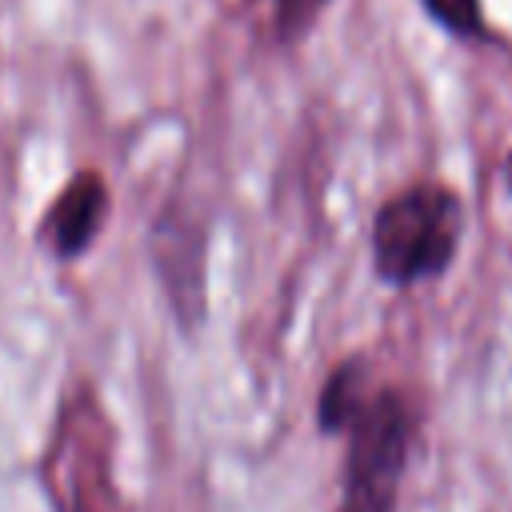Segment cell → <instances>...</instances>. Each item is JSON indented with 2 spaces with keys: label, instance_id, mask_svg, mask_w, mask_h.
I'll return each instance as SVG.
<instances>
[{
  "label": "cell",
  "instance_id": "obj_1",
  "mask_svg": "<svg viewBox=\"0 0 512 512\" xmlns=\"http://www.w3.org/2000/svg\"><path fill=\"white\" fill-rule=\"evenodd\" d=\"M464 240V204L448 184H412L384 200L368 228L376 280L416 288L440 280Z\"/></svg>",
  "mask_w": 512,
  "mask_h": 512
},
{
  "label": "cell",
  "instance_id": "obj_4",
  "mask_svg": "<svg viewBox=\"0 0 512 512\" xmlns=\"http://www.w3.org/2000/svg\"><path fill=\"white\" fill-rule=\"evenodd\" d=\"M108 216V184L100 172H76L56 200L48 204V212L40 216V244L56 256V260H80Z\"/></svg>",
  "mask_w": 512,
  "mask_h": 512
},
{
  "label": "cell",
  "instance_id": "obj_8",
  "mask_svg": "<svg viewBox=\"0 0 512 512\" xmlns=\"http://www.w3.org/2000/svg\"><path fill=\"white\" fill-rule=\"evenodd\" d=\"M504 188L512 192V152H508V160H504Z\"/></svg>",
  "mask_w": 512,
  "mask_h": 512
},
{
  "label": "cell",
  "instance_id": "obj_7",
  "mask_svg": "<svg viewBox=\"0 0 512 512\" xmlns=\"http://www.w3.org/2000/svg\"><path fill=\"white\" fill-rule=\"evenodd\" d=\"M324 4H328V0H276V8H272L276 36H280L284 44H292L296 36H304V32L312 28V20L320 16Z\"/></svg>",
  "mask_w": 512,
  "mask_h": 512
},
{
  "label": "cell",
  "instance_id": "obj_6",
  "mask_svg": "<svg viewBox=\"0 0 512 512\" xmlns=\"http://www.w3.org/2000/svg\"><path fill=\"white\" fill-rule=\"evenodd\" d=\"M420 4L452 36H464V40H480L484 36V8H480V0H420Z\"/></svg>",
  "mask_w": 512,
  "mask_h": 512
},
{
  "label": "cell",
  "instance_id": "obj_3",
  "mask_svg": "<svg viewBox=\"0 0 512 512\" xmlns=\"http://www.w3.org/2000/svg\"><path fill=\"white\" fill-rule=\"evenodd\" d=\"M204 252H208L204 224L172 200L148 232V260H152V272L164 288V300H168V308L184 332H196L204 312H208Z\"/></svg>",
  "mask_w": 512,
  "mask_h": 512
},
{
  "label": "cell",
  "instance_id": "obj_5",
  "mask_svg": "<svg viewBox=\"0 0 512 512\" xmlns=\"http://www.w3.org/2000/svg\"><path fill=\"white\" fill-rule=\"evenodd\" d=\"M364 388H368V360H364V356L340 360V364L328 372L324 388H320V400H316V428H320L324 436H336L340 420L348 416V408L360 400Z\"/></svg>",
  "mask_w": 512,
  "mask_h": 512
},
{
  "label": "cell",
  "instance_id": "obj_2",
  "mask_svg": "<svg viewBox=\"0 0 512 512\" xmlns=\"http://www.w3.org/2000/svg\"><path fill=\"white\" fill-rule=\"evenodd\" d=\"M420 416L400 388H364L340 420L348 440L336 512H396L400 484L416 448Z\"/></svg>",
  "mask_w": 512,
  "mask_h": 512
}]
</instances>
